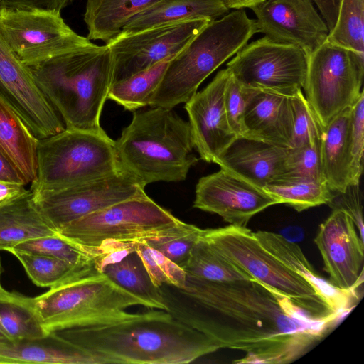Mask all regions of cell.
<instances>
[{"label": "cell", "instance_id": "cell-1", "mask_svg": "<svg viewBox=\"0 0 364 364\" xmlns=\"http://www.w3.org/2000/svg\"><path fill=\"white\" fill-rule=\"evenodd\" d=\"M179 291L205 310L183 321L221 347L245 353L235 363H288L332 325L316 322L289 299L255 279L210 282L186 275Z\"/></svg>", "mask_w": 364, "mask_h": 364}, {"label": "cell", "instance_id": "cell-2", "mask_svg": "<svg viewBox=\"0 0 364 364\" xmlns=\"http://www.w3.org/2000/svg\"><path fill=\"white\" fill-rule=\"evenodd\" d=\"M56 332L102 364H185L221 348L207 334L159 309Z\"/></svg>", "mask_w": 364, "mask_h": 364}, {"label": "cell", "instance_id": "cell-3", "mask_svg": "<svg viewBox=\"0 0 364 364\" xmlns=\"http://www.w3.org/2000/svg\"><path fill=\"white\" fill-rule=\"evenodd\" d=\"M66 129L101 132L100 116L112 84L108 46L64 54L28 67Z\"/></svg>", "mask_w": 364, "mask_h": 364}, {"label": "cell", "instance_id": "cell-4", "mask_svg": "<svg viewBox=\"0 0 364 364\" xmlns=\"http://www.w3.org/2000/svg\"><path fill=\"white\" fill-rule=\"evenodd\" d=\"M115 148L121 166L145 186L184 181L198 161L188 122L161 107L135 112Z\"/></svg>", "mask_w": 364, "mask_h": 364}, {"label": "cell", "instance_id": "cell-5", "mask_svg": "<svg viewBox=\"0 0 364 364\" xmlns=\"http://www.w3.org/2000/svg\"><path fill=\"white\" fill-rule=\"evenodd\" d=\"M257 32L255 19L240 9L208 22L170 61L149 106L172 109L185 103L220 65Z\"/></svg>", "mask_w": 364, "mask_h": 364}, {"label": "cell", "instance_id": "cell-6", "mask_svg": "<svg viewBox=\"0 0 364 364\" xmlns=\"http://www.w3.org/2000/svg\"><path fill=\"white\" fill-rule=\"evenodd\" d=\"M35 299L48 333L119 321L131 314L127 309L146 307L142 299L99 271L94 259Z\"/></svg>", "mask_w": 364, "mask_h": 364}, {"label": "cell", "instance_id": "cell-7", "mask_svg": "<svg viewBox=\"0 0 364 364\" xmlns=\"http://www.w3.org/2000/svg\"><path fill=\"white\" fill-rule=\"evenodd\" d=\"M200 237L253 279L287 298L312 321L333 326L344 316L306 278L267 250L245 226L203 230Z\"/></svg>", "mask_w": 364, "mask_h": 364}, {"label": "cell", "instance_id": "cell-8", "mask_svg": "<svg viewBox=\"0 0 364 364\" xmlns=\"http://www.w3.org/2000/svg\"><path fill=\"white\" fill-rule=\"evenodd\" d=\"M185 223L144 193L73 221L56 233L95 257L119 244L176 232Z\"/></svg>", "mask_w": 364, "mask_h": 364}, {"label": "cell", "instance_id": "cell-9", "mask_svg": "<svg viewBox=\"0 0 364 364\" xmlns=\"http://www.w3.org/2000/svg\"><path fill=\"white\" fill-rule=\"evenodd\" d=\"M32 193L52 191L101 178L122 168L115 141L105 131L66 129L38 139Z\"/></svg>", "mask_w": 364, "mask_h": 364}, {"label": "cell", "instance_id": "cell-10", "mask_svg": "<svg viewBox=\"0 0 364 364\" xmlns=\"http://www.w3.org/2000/svg\"><path fill=\"white\" fill-rule=\"evenodd\" d=\"M363 74L364 55L327 40L308 55L303 89L323 129L358 102Z\"/></svg>", "mask_w": 364, "mask_h": 364}, {"label": "cell", "instance_id": "cell-11", "mask_svg": "<svg viewBox=\"0 0 364 364\" xmlns=\"http://www.w3.org/2000/svg\"><path fill=\"white\" fill-rule=\"evenodd\" d=\"M0 38L26 66L96 46L77 34L60 11L0 7Z\"/></svg>", "mask_w": 364, "mask_h": 364}, {"label": "cell", "instance_id": "cell-12", "mask_svg": "<svg viewBox=\"0 0 364 364\" xmlns=\"http://www.w3.org/2000/svg\"><path fill=\"white\" fill-rule=\"evenodd\" d=\"M235 55L227 68L242 85L288 97L303 89L308 55L300 48L264 36L247 43Z\"/></svg>", "mask_w": 364, "mask_h": 364}, {"label": "cell", "instance_id": "cell-13", "mask_svg": "<svg viewBox=\"0 0 364 364\" xmlns=\"http://www.w3.org/2000/svg\"><path fill=\"white\" fill-rule=\"evenodd\" d=\"M122 167L112 174L52 191L32 193L39 213L55 231L82 217L146 193Z\"/></svg>", "mask_w": 364, "mask_h": 364}, {"label": "cell", "instance_id": "cell-14", "mask_svg": "<svg viewBox=\"0 0 364 364\" xmlns=\"http://www.w3.org/2000/svg\"><path fill=\"white\" fill-rule=\"evenodd\" d=\"M210 21L188 20L133 33L119 32L106 43L113 59L112 84L176 55Z\"/></svg>", "mask_w": 364, "mask_h": 364}, {"label": "cell", "instance_id": "cell-15", "mask_svg": "<svg viewBox=\"0 0 364 364\" xmlns=\"http://www.w3.org/2000/svg\"><path fill=\"white\" fill-rule=\"evenodd\" d=\"M352 217L343 209L333 208L320 225L314 242L321 255L328 282L358 297L363 283L364 245Z\"/></svg>", "mask_w": 364, "mask_h": 364}, {"label": "cell", "instance_id": "cell-16", "mask_svg": "<svg viewBox=\"0 0 364 364\" xmlns=\"http://www.w3.org/2000/svg\"><path fill=\"white\" fill-rule=\"evenodd\" d=\"M0 94L34 135L41 139L58 134L65 125L23 65L0 38Z\"/></svg>", "mask_w": 364, "mask_h": 364}, {"label": "cell", "instance_id": "cell-17", "mask_svg": "<svg viewBox=\"0 0 364 364\" xmlns=\"http://www.w3.org/2000/svg\"><path fill=\"white\" fill-rule=\"evenodd\" d=\"M252 10L257 33L297 46L307 55L327 39L329 30L311 0H264Z\"/></svg>", "mask_w": 364, "mask_h": 364}, {"label": "cell", "instance_id": "cell-18", "mask_svg": "<svg viewBox=\"0 0 364 364\" xmlns=\"http://www.w3.org/2000/svg\"><path fill=\"white\" fill-rule=\"evenodd\" d=\"M277 204L262 188L220 168L200 178L193 208L215 213L237 226H246L257 213Z\"/></svg>", "mask_w": 364, "mask_h": 364}, {"label": "cell", "instance_id": "cell-19", "mask_svg": "<svg viewBox=\"0 0 364 364\" xmlns=\"http://www.w3.org/2000/svg\"><path fill=\"white\" fill-rule=\"evenodd\" d=\"M229 74L228 68L220 70L203 90L185 102L194 149L208 163L217 164L237 138L229 125L224 104Z\"/></svg>", "mask_w": 364, "mask_h": 364}, {"label": "cell", "instance_id": "cell-20", "mask_svg": "<svg viewBox=\"0 0 364 364\" xmlns=\"http://www.w3.org/2000/svg\"><path fill=\"white\" fill-rule=\"evenodd\" d=\"M288 148L237 137L217 164L220 168L262 188L285 173Z\"/></svg>", "mask_w": 364, "mask_h": 364}, {"label": "cell", "instance_id": "cell-21", "mask_svg": "<svg viewBox=\"0 0 364 364\" xmlns=\"http://www.w3.org/2000/svg\"><path fill=\"white\" fill-rule=\"evenodd\" d=\"M292 136L291 97L253 89L243 115L242 137L291 148Z\"/></svg>", "mask_w": 364, "mask_h": 364}, {"label": "cell", "instance_id": "cell-22", "mask_svg": "<svg viewBox=\"0 0 364 364\" xmlns=\"http://www.w3.org/2000/svg\"><path fill=\"white\" fill-rule=\"evenodd\" d=\"M134 243L105 250L94 257L95 267L116 284L142 299L147 308L168 311L166 296L152 282Z\"/></svg>", "mask_w": 364, "mask_h": 364}, {"label": "cell", "instance_id": "cell-23", "mask_svg": "<svg viewBox=\"0 0 364 364\" xmlns=\"http://www.w3.org/2000/svg\"><path fill=\"white\" fill-rule=\"evenodd\" d=\"M0 363L102 364L97 356L56 331L41 338L0 342Z\"/></svg>", "mask_w": 364, "mask_h": 364}, {"label": "cell", "instance_id": "cell-24", "mask_svg": "<svg viewBox=\"0 0 364 364\" xmlns=\"http://www.w3.org/2000/svg\"><path fill=\"white\" fill-rule=\"evenodd\" d=\"M254 235L276 258L311 282L336 312L345 316L353 308V302L358 297L337 289L321 278L296 243L287 240L282 235L269 231H257Z\"/></svg>", "mask_w": 364, "mask_h": 364}, {"label": "cell", "instance_id": "cell-25", "mask_svg": "<svg viewBox=\"0 0 364 364\" xmlns=\"http://www.w3.org/2000/svg\"><path fill=\"white\" fill-rule=\"evenodd\" d=\"M351 114L352 107L341 112L323 128L321 138L323 176L328 188L335 193H343L350 184Z\"/></svg>", "mask_w": 364, "mask_h": 364}, {"label": "cell", "instance_id": "cell-26", "mask_svg": "<svg viewBox=\"0 0 364 364\" xmlns=\"http://www.w3.org/2000/svg\"><path fill=\"white\" fill-rule=\"evenodd\" d=\"M36 139L9 102L0 94V150L28 185L36 179Z\"/></svg>", "mask_w": 364, "mask_h": 364}, {"label": "cell", "instance_id": "cell-27", "mask_svg": "<svg viewBox=\"0 0 364 364\" xmlns=\"http://www.w3.org/2000/svg\"><path fill=\"white\" fill-rule=\"evenodd\" d=\"M223 0H161L132 18L120 32L194 19L213 21L229 13Z\"/></svg>", "mask_w": 364, "mask_h": 364}, {"label": "cell", "instance_id": "cell-28", "mask_svg": "<svg viewBox=\"0 0 364 364\" xmlns=\"http://www.w3.org/2000/svg\"><path fill=\"white\" fill-rule=\"evenodd\" d=\"M55 233L37 209L30 189L0 208V250L9 251L26 240Z\"/></svg>", "mask_w": 364, "mask_h": 364}, {"label": "cell", "instance_id": "cell-29", "mask_svg": "<svg viewBox=\"0 0 364 364\" xmlns=\"http://www.w3.org/2000/svg\"><path fill=\"white\" fill-rule=\"evenodd\" d=\"M161 0H86L83 19L90 40L106 43L134 16Z\"/></svg>", "mask_w": 364, "mask_h": 364}, {"label": "cell", "instance_id": "cell-30", "mask_svg": "<svg viewBox=\"0 0 364 364\" xmlns=\"http://www.w3.org/2000/svg\"><path fill=\"white\" fill-rule=\"evenodd\" d=\"M0 327L10 341L43 338V327L35 297L9 291L0 285Z\"/></svg>", "mask_w": 364, "mask_h": 364}, {"label": "cell", "instance_id": "cell-31", "mask_svg": "<svg viewBox=\"0 0 364 364\" xmlns=\"http://www.w3.org/2000/svg\"><path fill=\"white\" fill-rule=\"evenodd\" d=\"M263 190L277 204H286L299 212L329 204L335 196L325 182L304 177H279L268 183Z\"/></svg>", "mask_w": 364, "mask_h": 364}, {"label": "cell", "instance_id": "cell-32", "mask_svg": "<svg viewBox=\"0 0 364 364\" xmlns=\"http://www.w3.org/2000/svg\"><path fill=\"white\" fill-rule=\"evenodd\" d=\"M173 57L166 58L146 70L112 84L107 98L129 111L149 105L150 100Z\"/></svg>", "mask_w": 364, "mask_h": 364}, {"label": "cell", "instance_id": "cell-33", "mask_svg": "<svg viewBox=\"0 0 364 364\" xmlns=\"http://www.w3.org/2000/svg\"><path fill=\"white\" fill-rule=\"evenodd\" d=\"M183 269L188 276L210 282L253 279L200 237L193 246Z\"/></svg>", "mask_w": 364, "mask_h": 364}, {"label": "cell", "instance_id": "cell-34", "mask_svg": "<svg viewBox=\"0 0 364 364\" xmlns=\"http://www.w3.org/2000/svg\"><path fill=\"white\" fill-rule=\"evenodd\" d=\"M364 0H341L333 28L327 41L364 55Z\"/></svg>", "mask_w": 364, "mask_h": 364}, {"label": "cell", "instance_id": "cell-35", "mask_svg": "<svg viewBox=\"0 0 364 364\" xmlns=\"http://www.w3.org/2000/svg\"><path fill=\"white\" fill-rule=\"evenodd\" d=\"M8 252L18 259L31 280L41 287L50 288L74 271L86 266H75L53 257L16 249Z\"/></svg>", "mask_w": 364, "mask_h": 364}, {"label": "cell", "instance_id": "cell-36", "mask_svg": "<svg viewBox=\"0 0 364 364\" xmlns=\"http://www.w3.org/2000/svg\"><path fill=\"white\" fill-rule=\"evenodd\" d=\"M134 247L156 286L161 287L165 284L178 289L183 287L186 279L183 269L144 242H134Z\"/></svg>", "mask_w": 364, "mask_h": 364}, {"label": "cell", "instance_id": "cell-37", "mask_svg": "<svg viewBox=\"0 0 364 364\" xmlns=\"http://www.w3.org/2000/svg\"><path fill=\"white\" fill-rule=\"evenodd\" d=\"M203 229L185 223L178 230L144 242L159 251L166 257L183 269L191 250L200 237Z\"/></svg>", "mask_w": 364, "mask_h": 364}, {"label": "cell", "instance_id": "cell-38", "mask_svg": "<svg viewBox=\"0 0 364 364\" xmlns=\"http://www.w3.org/2000/svg\"><path fill=\"white\" fill-rule=\"evenodd\" d=\"M11 249L53 257L75 266L87 265L94 259L92 256L68 242L57 233L26 240Z\"/></svg>", "mask_w": 364, "mask_h": 364}, {"label": "cell", "instance_id": "cell-39", "mask_svg": "<svg viewBox=\"0 0 364 364\" xmlns=\"http://www.w3.org/2000/svg\"><path fill=\"white\" fill-rule=\"evenodd\" d=\"M293 115L291 147L321 141L323 127L301 90L291 97Z\"/></svg>", "mask_w": 364, "mask_h": 364}, {"label": "cell", "instance_id": "cell-40", "mask_svg": "<svg viewBox=\"0 0 364 364\" xmlns=\"http://www.w3.org/2000/svg\"><path fill=\"white\" fill-rule=\"evenodd\" d=\"M320 143L321 141L288 148L285 173L279 177L311 178L325 182L321 170Z\"/></svg>", "mask_w": 364, "mask_h": 364}, {"label": "cell", "instance_id": "cell-41", "mask_svg": "<svg viewBox=\"0 0 364 364\" xmlns=\"http://www.w3.org/2000/svg\"><path fill=\"white\" fill-rule=\"evenodd\" d=\"M252 92L253 89L240 84L230 73L225 88L224 104L229 125L237 137L242 136L243 115Z\"/></svg>", "mask_w": 364, "mask_h": 364}, {"label": "cell", "instance_id": "cell-42", "mask_svg": "<svg viewBox=\"0 0 364 364\" xmlns=\"http://www.w3.org/2000/svg\"><path fill=\"white\" fill-rule=\"evenodd\" d=\"M351 179L350 185L360 183L364 151V92L352 107L350 134Z\"/></svg>", "mask_w": 364, "mask_h": 364}, {"label": "cell", "instance_id": "cell-43", "mask_svg": "<svg viewBox=\"0 0 364 364\" xmlns=\"http://www.w3.org/2000/svg\"><path fill=\"white\" fill-rule=\"evenodd\" d=\"M329 205L346 210L353 219L359 235L363 240L362 203L359 184L349 185L343 193H335Z\"/></svg>", "mask_w": 364, "mask_h": 364}, {"label": "cell", "instance_id": "cell-44", "mask_svg": "<svg viewBox=\"0 0 364 364\" xmlns=\"http://www.w3.org/2000/svg\"><path fill=\"white\" fill-rule=\"evenodd\" d=\"M73 0H0V7L61 11Z\"/></svg>", "mask_w": 364, "mask_h": 364}, {"label": "cell", "instance_id": "cell-45", "mask_svg": "<svg viewBox=\"0 0 364 364\" xmlns=\"http://www.w3.org/2000/svg\"><path fill=\"white\" fill-rule=\"evenodd\" d=\"M23 183L0 181V208H2L25 195L29 189Z\"/></svg>", "mask_w": 364, "mask_h": 364}, {"label": "cell", "instance_id": "cell-46", "mask_svg": "<svg viewBox=\"0 0 364 364\" xmlns=\"http://www.w3.org/2000/svg\"><path fill=\"white\" fill-rule=\"evenodd\" d=\"M324 19L329 32L333 28L338 14L341 0H313Z\"/></svg>", "mask_w": 364, "mask_h": 364}, {"label": "cell", "instance_id": "cell-47", "mask_svg": "<svg viewBox=\"0 0 364 364\" xmlns=\"http://www.w3.org/2000/svg\"><path fill=\"white\" fill-rule=\"evenodd\" d=\"M0 181L25 183L20 173L11 161L0 150ZM26 184V183H25Z\"/></svg>", "mask_w": 364, "mask_h": 364}, {"label": "cell", "instance_id": "cell-48", "mask_svg": "<svg viewBox=\"0 0 364 364\" xmlns=\"http://www.w3.org/2000/svg\"><path fill=\"white\" fill-rule=\"evenodd\" d=\"M226 6L230 9L240 10L242 9H252L260 4L264 0H223Z\"/></svg>", "mask_w": 364, "mask_h": 364}, {"label": "cell", "instance_id": "cell-49", "mask_svg": "<svg viewBox=\"0 0 364 364\" xmlns=\"http://www.w3.org/2000/svg\"><path fill=\"white\" fill-rule=\"evenodd\" d=\"M282 235L287 240L294 242V240H300L303 237L302 230L299 227H289L284 230Z\"/></svg>", "mask_w": 364, "mask_h": 364}, {"label": "cell", "instance_id": "cell-50", "mask_svg": "<svg viewBox=\"0 0 364 364\" xmlns=\"http://www.w3.org/2000/svg\"><path fill=\"white\" fill-rule=\"evenodd\" d=\"M10 341L0 327V342Z\"/></svg>", "mask_w": 364, "mask_h": 364}]
</instances>
